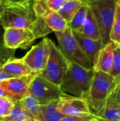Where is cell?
Masks as SVG:
<instances>
[{"mask_svg":"<svg viewBox=\"0 0 120 121\" xmlns=\"http://www.w3.org/2000/svg\"><path fill=\"white\" fill-rule=\"evenodd\" d=\"M42 16L47 27L52 32L63 31L68 27V23L57 11L47 9Z\"/></svg>","mask_w":120,"mask_h":121,"instance_id":"2e32d148","label":"cell"},{"mask_svg":"<svg viewBox=\"0 0 120 121\" xmlns=\"http://www.w3.org/2000/svg\"><path fill=\"white\" fill-rule=\"evenodd\" d=\"M35 0H21L8 4L1 15L3 28H25L31 30L37 16L34 9Z\"/></svg>","mask_w":120,"mask_h":121,"instance_id":"7a4b0ae2","label":"cell"},{"mask_svg":"<svg viewBox=\"0 0 120 121\" xmlns=\"http://www.w3.org/2000/svg\"><path fill=\"white\" fill-rule=\"evenodd\" d=\"M6 96V91H4V89L0 86V97L1 96Z\"/></svg>","mask_w":120,"mask_h":121,"instance_id":"836d02e7","label":"cell"},{"mask_svg":"<svg viewBox=\"0 0 120 121\" xmlns=\"http://www.w3.org/2000/svg\"><path fill=\"white\" fill-rule=\"evenodd\" d=\"M95 118L100 121H120V104L108 98L103 108Z\"/></svg>","mask_w":120,"mask_h":121,"instance_id":"ac0fdd59","label":"cell"},{"mask_svg":"<svg viewBox=\"0 0 120 121\" xmlns=\"http://www.w3.org/2000/svg\"><path fill=\"white\" fill-rule=\"evenodd\" d=\"M38 74H32L23 77L6 79L0 84L6 91V96L14 101L21 100L28 93L29 86L33 79Z\"/></svg>","mask_w":120,"mask_h":121,"instance_id":"8fae6325","label":"cell"},{"mask_svg":"<svg viewBox=\"0 0 120 121\" xmlns=\"http://www.w3.org/2000/svg\"><path fill=\"white\" fill-rule=\"evenodd\" d=\"M11 78H14V77L8 74L7 72H4L1 68H0V84L2 82L5 81L6 79H11Z\"/></svg>","mask_w":120,"mask_h":121,"instance_id":"4dcf8cb0","label":"cell"},{"mask_svg":"<svg viewBox=\"0 0 120 121\" xmlns=\"http://www.w3.org/2000/svg\"><path fill=\"white\" fill-rule=\"evenodd\" d=\"M20 1H21V0H0V2L4 3V4H12V3Z\"/></svg>","mask_w":120,"mask_h":121,"instance_id":"1f68e13d","label":"cell"},{"mask_svg":"<svg viewBox=\"0 0 120 121\" xmlns=\"http://www.w3.org/2000/svg\"><path fill=\"white\" fill-rule=\"evenodd\" d=\"M57 108L64 116L75 118L95 117L92 114L86 100L66 93L58 101Z\"/></svg>","mask_w":120,"mask_h":121,"instance_id":"ba28073f","label":"cell"},{"mask_svg":"<svg viewBox=\"0 0 120 121\" xmlns=\"http://www.w3.org/2000/svg\"><path fill=\"white\" fill-rule=\"evenodd\" d=\"M77 32L94 40L100 39L98 24L92 11L90 9L89 7L85 21L82 25L81 28Z\"/></svg>","mask_w":120,"mask_h":121,"instance_id":"9a60e30c","label":"cell"},{"mask_svg":"<svg viewBox=\"0 0 120 121\" xmlns=\"http://www.w3.org/2000/svg\"><path fill=\"white\" fill-rule=\"evenodd\" d=\"M58 101H54L47 104L40 105L38 121H59L64 116L57 111Z\"/></svg>","mask_w":120,"mask_h":121,"instance_id":"e0dca14e","label":"cell"},{"mask_svg":"<svg viewBox=\"0 0 120 121\" xmlns=\"http://www.w3.org/2000/svg\"><path fill=\"white\" fill-rule=\"evenodd\" d=\"M108 98L113 102L120 104V79L115 80V85Z\"/></svg>","mask_w":120,"mask_h":121,"instance_id":"83f0119b","label":"cell"},{"mask_svg":"<svg viewBox=\"0 0 120 121\" xmlns=\"http://www.w3.org/2000/svg\"><path fill=\"white\" fill-rule=\"evenodd\" d=\"M1 13L0 14V21H1Z\"/></svg>","mask_w":120,"mask_h":121,"instance_id":"f35d334b","label":"cell"},{"mask_svg":"<svg viewBox=\"0 0 120 121\" xmlns=\"http://www.w3.org/2000/svg\"><path fill=\"white\" fill-rule=\"evenodd\" d=\"M54 34L58 41V48L68 62L76 63L87 69H93L92 63L81 49L70 28L54 32Z\"/></svg>","mask_w":120,"mask_h":121,"instance_id":"5b68a950","label":"cell"},{"mask_svg":"<svg viewBox=\"0 0 120 121\" xmlns=\"http://www.w3.org/2000/svg\"><path fill=\"white\" fill-rule=\"evenodd\" d=\"M120 37V1H117L115 8V16L110 34V40L114 43L118 45Z\"/></svg>","mask_w":120,"mask_h":121,"instance_id":"7402d4cb","label":"cell"},{"mask_svg":"<svg viewBox=\"0 0 120 121\" xmlns=\"http://www.w3.org/2000/svg\"><path fill=\"white\" fill-rule=\"evenodd\" d=\"M4 28L0 27V68L7 60L13 58L16 50L7 48L4 43Z\"/></svg>","mask_w":120,"mask_h":121,"instance_id":"d4e9b609","label":"cell"},{"mask_svg":"<svg viewBox=\"0 0 120 121\" xmlns=\"http://www.w3.org/2000/svg\"><path fill=\"white\" fill-rule=\"evenodd\" d=\"M1 68L4 72L13 76L14 77L34 74L22 59H16L14 57L7 60L3 64Z\"/></svg>","mask_w":120,"mask_h":121,"instance_id":"5bb4252c","label":"cell"},{"mask_svg":"<svg viewBox=\"0 0 120 121\" xmlns=\"http://www.w3.org/2000/svg\"><path fill=\"white\" fill-rule=\"evenodd\" d=\"M93 75V69H87L76 63L69 62L59 87L67 94L86 100Z\"/></svg>","mask_w":120,"mask_h":121,"instance_id":"6da1fadb","label":"cell"},{"mask_svg":"<svg viewBox=\"0 0 120 121\" xmlns=\"http://www.w3.org/2000/svg\"><path fill=\"white\" fill-rule=\"evenodd\" d=\"M31 31L34 34L36 39L45 37L52 32V30H50L46 25L42 16L37 17L34 26L31 29Z\"/></svg>","mask_w":120,"mask_h":121,"instance_id":"cb8c5ba5","label":"cell"},{"mask_svg":"<svg viewBox=\"0 0 120 121\" xmlns=\"http://www.w3.org/2000/svg\"><path fill=\"white\" fill-rule=\"evenodd\" d=\"M119 1H120V0H119Z\"/></svg>","mask_w":120,"mask_h":121,"instance_id":"60d3db41","label":"cell"},{"mask_svg":"<svg viewBox=\"0 0 120 121\" xmlns=\"http://www.w3.org/2000/svg\"><path fill=\"white\" fill-rule=\"evenodd\" d=\"M117 45L120 47V40H119V42H118V45Z\"/></svg>","mask_w":120,"mask_h":121,"instance_id":"8d00e7d4","label":"cell"},{"mask_svg":"<svg viewBox=\"0 0 120 121\" xmlns=\"http://www.w3.org/2000/svg\"><path fill=\"white\" fill-rule=\"evenodd\" d=\"M88 10V6L85 2H83V5L79 9V11L73 17L71 21L68 23V27L70 28L71 30L78 31L81 28L86 18Z\"/></svg>","mask_w":120,"mask_h":121,"instance_id":"44dd1931","label":"cell"},{"mask_svg":"<svg viewBox=\"0 0 120 121\" xmlns=\"http://www.w3.org/2000/svg\"><path fill=\"white\" fill-rule=\"evenodd\" d=\"M119 79H120V77H118V78H116V79H115V80H119Z\"/></svg>","mask_w":120,"mask_h":121,"instance_id":"74e56055","label":"cell"},{"mask_svg":"<svg viewBox=\"0 0 120 121\" xmlns=\"http://www.w3.org/2000/svg\"><path fill=\"white\" fill-rule=\"evenodd\" d=\"M117 46V44L112 41L105 45L98 53L93 69L94 71H100L109 74L113 63L114 52Z\"/></svg>","mask_w":120,"mask_h":121,"instance_id":"7c38bea8","label":"cell"},{"mask_svg":"<svg viewBox=\"0 0 120 121\" xmlns=\"http://www.w3.org/2000/svg\"><path fill=\"white\" fill-rule=\"evenodd\" d=\"M93 117L88 118H75V117H70V116H64L62 119L59 121H87L88 119Z\"/></svg>","mask_w":120,"mask_h":121,"instance_id":"f546056e","label":"cell"},{"mask_svg":"<svg viewBox=\"0 0 120 121\" xmlns=\"http://www.w3.org/2000/svg\"><path fill=\"white\" fill-rule=\"evenodd\" d=\"M115 79L109 74L94 71L86 101L92 114L96 117L103 108L115 85Z\"/></svg>","mask_w":120,"mask_h":121,"instance_id":"3957f363","label":"cell"},{"mask_svg":"<svg viewBox=\"0 0 120 121\" xmlns=\"http://www.w3.org/2000/svg\"><path fill=\"white\" fill-rule=\"evenodd\" d=\"M92 11L98 24L100 39L105 45L108 43L110 34L118 0H82Z\"/></svg>","mask_w":120,"mask_h":121,"instance_id":"277c9868","label":"cell"},{"mask_svg":"<svg viewBox=\"0 0 120 121\" xmlns=\"http://www.w3.org/2000/svg\"><path fill=\"white\" fill-rule=\"evenodd\" d=\"M8 5V4H6L0 2V14L2 13V12L4 11V10L5 9V8H6Z\"/></svg>","mask_w":120,"mask_h":121,"instance_id":"d6a6232c","label":"cell"},{"mask_svg":"<svg viewBox=\"0 0 120 121\" xmlns=\"http://www.w3.org/2000/svg\"><path fill=\"white\" fill-rule=\"evenodd\" d=\"M3 38L4 45L12 50H26L36 40L30 30L16 28H4Z\"/></svg>","mask_w":120,"mask_h":121,"instance_id":"30bf717a","label":"cell"},{"mask_svg":"<svg viewBox=\"0 0 120 121\" xmlns=\"http://www.w3.org/2000/svg\"><path fill=\"white\" fill-rule=\"evenodd\" d=\"M15 101L8 96H1L0 97V118L3 119L9 116L11 111L13 110Z\"/></svg>","mask_w":120,"mask_h":121,"instance_id":"484cf974","label":"cell"},{"mask_svg":"<svg viewBox=\"0 0 120 121\" xmlns=\"http://www.w3.org/2000/svg\"><path fill=\"white\" fill-rule=\"evenodd\" d=\"M87 121H100L97 118L95 117H93V118H91L90 119H88Z\"/></svg>","mask_w":120,"mask_h":121,"instance_id":"e575fe53","label":"cell"},{"mask_svg":"<svg viewBox=\"0 0 120 121\" xmlns=\"http://www.w3.org/2000/svg\"><path fill=\"white\" fill-rule=\"evenodd\" d=\"M115 79L120 77V47L117 46L114 52V60L111 70L109 73Z\"/></svg>","mask_w":120,"mask_h":121,"instance_id":"4316f807","label":"cell"},{"mask_svg":"<svg viewBox=\"0 0 120 121\" xmlns=\"http://www.w3.org/2000/svg\"><path fill=\"white\" fill-rule=\"evenodd\" d=\"M28 118H31L28 113L24 110L19 103V101H15V105L8 116L1 119V121H21Z\"/></svg>","mask_w":120,"mask_h":121,"instance_id":"603a6c76","label":"cell"},{"mask_svg":"<svg viewBox=\"0 0 120 121\" xmlns=\"http://www.w3.org/2000/svg\"><path fill=\"white\" fill-rule=\"evenodd\" d=\"M0 121H1V118H0Z\"/></svg>","mask_w":120,"mask_h":121,"instance_id":"ab89813d","label":"cell"},{"mask_svg":"<svg viewBox=\"0 0 120 121\" xmlns=\"http://www.w3.org/2000/svg\"><path fill=\"white\" fill-rule=\"evenodd\" d=\"M19 103L31 118L37 121L40 104L33 94L28 91L25 96L19 101Z\"/></svg>","mask_w":120,"mask_h":121,"instance_id":"d6986e66","label":"cell"},{"mask_svg":"<svg viewBox=\"0 0 120 121\" xmlns=\"http://www.w3.org/2000/svg\"><path fill=\"white\" fill-rule=\"evenodd\" d=\"M28 91L37 99L40 105L59 101L64 94L59 86L41 77L39 74L32 81Z\"/></svg>","mask_w":120,"mask_h":121,"instance_id":"52a82bcc","label":"cell"},{"mask_svg":"<svg viewBox=\"0 0 120 121\" xmlns=\"http://www.w3.org/2000/svg\"><path fill=\"white\" fill-rule=\"evenodd\" d=\"M72 32L81 49L93 65L98 53L104 46L101 39L94 40L77 31L72 30Z\"/></svg>","mask_w":120,"mask_h":121,"instance_id":"4fadbf2b","label":"cell"},{"mask_svg":"<svg viewBox=\"0 0 120 121\" xmlns=\"http://www.w3.org/2000/svg\"><path fill=\"white\" fill-rule=\"evenodd\" d=\"M49 40V38H44L21 58L34 74H40L46 66L50 52Z\"/></svg>","mask_w":120,"mask_h":121,"instance_id":"9c48e42d","label":"cell"},{"mask_svg":"<svg viewBox=\"0 0 120 121\" xmlns=\"http://www.w3.org/2000/svg\"><path fill=\"white\" fill-rule=\"evenodd\" d=\"M38 121L37 120H35V119H33V118H28V119H25V120H23V121Z\"/></svg>","mask_w":120,"mask_h":121,"instance_id":"d590c367","label":"cell"},{"mask_svg":"<svg viewBox=\"0 0 120 121\" xmlns=\"http://www.w3.org/2000/svg\"><path fill=\"white\" fill-rule=\"evenodd\" d=\"M68 0H46V6L48 9L57 11Z\"/></svg>","mask_w":120,"mask_h":121,"instance_id":"f1b7e54d","label":"cell"},{"mask_svg":"<svg viewBox=\"0 0 120 121\" xmlns=\"http://www.w3.org/2000/svg\"><path fill=\"white\" fill-rule=\"evenodd\" d=\"M49 43L50 48L49 58L45 69L39 75L59 86L69 62H68L60 52L59 48L50 39Z\"/></svg>","mask_w":120,"mask_h":121,"instance_id":"8992f818","label":"cell"},{"mask_svg":"<svg viewBox=\"0 0 120 121\" xmlns=\"http://www.w3.org/2000/svg\"><path fill=\"white\" fill-rule=\"evenodd\" d=\"M82 0H68L58 11V13L69 23L83 5Z\"/></svg>","mask_w":120,"mask_h":121,"instance_id":"ffe728a7","label":"cell"}]
</instances>
